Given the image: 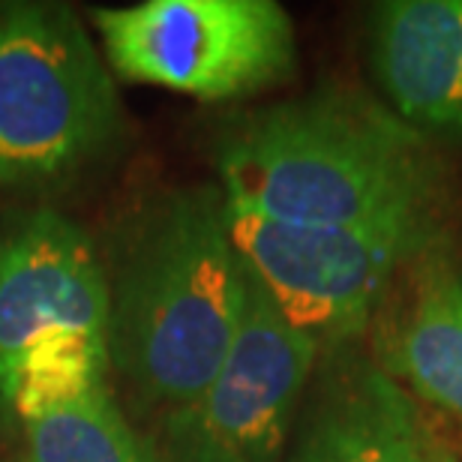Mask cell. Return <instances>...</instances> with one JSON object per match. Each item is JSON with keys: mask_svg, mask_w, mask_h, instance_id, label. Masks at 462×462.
Returning a JSON list of instances; mask_svg holds the SVG:
<instances>
[{"mask_svg": "<svg viewBox=\"0 0 462 462\" xmlns=\"http://www.w3.org/2000/svg\"><path fill=\"white\" fill-rule=\"evenodd\" d=\"M214 162L231 205L276 223L360 228L445 210V174L427 138L355 90H319L228 120Z\"/></svg>", "mask_w": 462, "mask_h": 462, "instance_id": "obj_1", "label": "cell"}, {"mask_svg": "<svg viewBox=\"0 0 462 462\" xmlns=\"http://www.w3.org/2000/svg\"><path fill=\"white\" fill-rule=\"evenodd\" d=\"M108 360L144 411L187 405L223 366L249 273L217 183L142 201L106 262Z\"/></svg>", "mask_w": 462, "mask_h": 462, "instance_id": "obj_2", "label": "cell"}, {"mask_svg": "<svg viewBox=\"0 0 462 462\" xmlns=\"http://www.w3.org/2000/svg\"><path fill=\"white\" fill-rule=\"evenodd\" d=\"M108 373L103 255L69 217L33 210L0 235V402L24 420Z\"/></svg>", "mask_w": 462, "mask_h": 462, "instance_id": "obj_3", "label": "cell"}, {"mask_svg": "<svg viewBox=\"0 0 462 462\" xmlns=\"http://www.w3.org/2000/svg\"><path fill=\"white\" fill-rule=\"evenodd\" d=\"M124 103L81 18L0 4V189H54L124 138Z\"/></svg>", "mask_w": 462, "mask_h": 462, "instance_id": "obj_4", "label": "cell"}, {"mask_svg": "<svg viewBox=\"0 0 462 462\" xmlns=\"http://www.w3.org/2000/svg\"><path fill=\"white\" fill-rule=\"evenodd\" d=\"M228 205V228L249 276L276 310L321 348L357 339L396 276L441 244V219L387 226H291Z\"/></svg>", "mask_w": 462, "mask_h": 462, "instance_id": "obj_5", "label": "cell"}, {"mask_svg": "<svg viewBox=\"0 0 462 462\" xmlns=\"http://www.w3.org/2000/svg\"><path fill=\"white\" fill-rule=\"evenodd\" d=\"M115 76L208 103L282 85L298 67L294 22L276 0H144L97 9Z\"/></svg>", "mask_w": 462, "mask_h": 462, "instance_id": "obj_6", "label": "cell"}, {"mask_svg": "<svg viewBox=\"0 0 462 462\" xmlns=\"http://www.w3.org/2000/svg\"><path fill=\"white\" fill-rule=\"evenodd\" d=\"M316 357L319 346L249 276L231 351L187 405L162 414L156 454L162 462H280Z\"/></svg>", "mask_w": 462, "mask_h": 462, "instance_id": "obj_7", "label": "cell"}, {"mask_svg": "<svg viewBox=\"0 0 462 462\" xmlns=\"http://www.w3.org/2000/svg\"><path fill=\"white\" fill-rule=\"evenodd\" d=\"M369 67L423 138H462V0H387L369 15Z\"/></svg>", "mask_w": 462, "mask_h": 462, "instance_id": "obj_8", "label": "cell"}, {"mask_svg": "<svg viewBox=\"0 0 462 462\" xmlns=\"http://www.w3.org/2000/svg\"><path fill=\"white\" fill-rule=\"evenodd\" d=\"M291 462H459L400 382L357 364L321 391Z\"/></svg>", "mask_w": 462, "mask_h": 462, "instance_id": "obj_9", "label": "cell"}, {"mask_svg": "<svg viewBox=\"0 0 462 462\" xmlns=\"http://www.w3.org/2000/svg\"><path fill=\"white\" fill-rule=\"evenodd\" d=\"M405 276V300L382 369L409 393L462 420V271L439 244Z\"/></svg>", "mask_w": 462, "mask_h": 462, "instance_id": "obj_10", "label": "cell"}, {"mask_svg": "<svg viewBox=\"0 0 462 462\" xmlns=\"http://www.w3.org/2000/svg\"><path fill=\"white\" fill-rule=\"evenodd\" d=\"M24 462H162L115 402L112 384L22 420Z\"/></svg>", "mask_w": 462, "mask_h": 462, "instance_id": "obj_11", "label": "cell"}]
</instances>
